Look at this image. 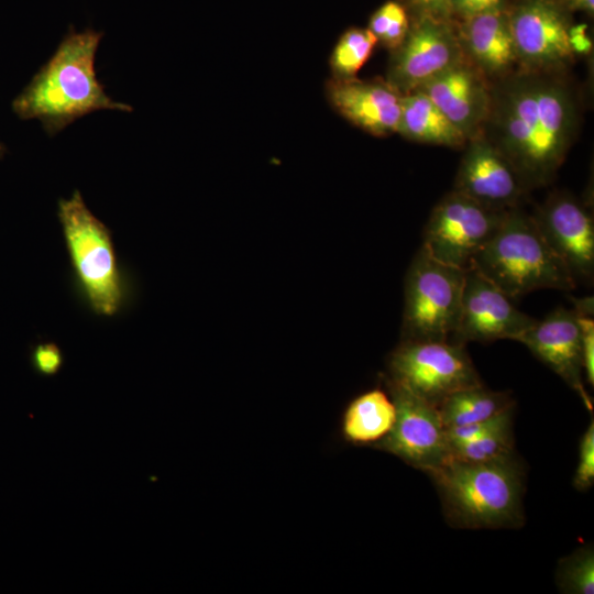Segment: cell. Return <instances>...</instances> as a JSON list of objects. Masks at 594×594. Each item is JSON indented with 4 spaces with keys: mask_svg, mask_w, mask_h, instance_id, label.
<instances>
[{
    "mask_svg": "<svg viewBox=\"0 0 594 594\" xmlns=\"http://www.w3.org/2000/svg\"><path fill=\"white\" fill-rule=\"evenodd\" d=\"M581 341L583 371L586 383L594 385V320L593 317L578 316Z\"/></svg>",
    "mask_w": 594,
    "mask_h": 594,
    "instance_id": "30",
    "label": "cell"
},
{
    "mask_svg": "<svg viewBox=\"0 0 594 594\" xmlns=\"http://www.w3.org/2000/svg\"><path fill=\"white\" fill-rule=\"evenodd\" d=\"M413 19L428 18L452 22V0H405Z\"/></svg>",
    "mask_w": 594,
    "mask_h": 594,
    "instance_id": "29",
    "label": "cell"
},
{
    "mask_svg": "<svg viewBox=\"0 0 594 594\" xmlns=\"http://www.w3.org/2000/svg\"><path fill=\"white\" fill-rule=\"evenodd\" d=\"M427 474L453 526L496 529L521 525L524 472L514 453L485 462L450 458Z\"/></svg>",
    "mask_w": 594,
    "mask_h": 594,
    "instance_id": "3",
    "label": "cell"
},
{
    "mask_svg": "<svg viewBox=\"0 0 594 594\" xmlns=\"http://www.w3.org/2000/svg\"><path fill=\"white\" fill-rule=\"evenodd\" d=\"M513 406L508 393L488 389L482 383L450 394L437 408L443 426L449 428L487 420Z\"/></svg>",
    "mask_w": 594,
    "mask_h": 594,
    "instance_id": "21",
    "label": "cell"
},
{
    "mask_svg": "<svg viewBox=\"0 0 594 594\" xmlns=\"http://www.w3.org/2000/svg\"><path fill=\"white\" fill-rule=\"evenodd\" d=\"M573 305L572 309L578 316L593 317L594 314V298L593 296L585 297H570Z\"/></svg>",
    "mask_w": 594,
    "mask_h": 594,
    "instance_id": "33",
    "label": "cell"
},
{
    "mask_svg": "<svg viewBox=\"0 0 594 594\" xmlns=\"http://www.w3.org/2000/svg\"><path fill=\"white\" fill-rule=\"evenodd\" d=\"M102 32L70 28L51 58L13 99L12 111L22 120L36 119L54 136L81 117L99 110L131 112L110 98L98 80L95 59Z\"/></svg>",
    "mask_w": 594,
    "mask_h": 594,
    "instance_id": "2",
    "label": "cell"
},
{
    "mask_svg": "<svg viewBox=\"0 0 594 594\" xmlns=\"http://www.w3.org/2000/svg\"><path fill=\"white\" fill-rule=\"evenodd\" d=\"M6 153H7L6 145L2 142H0V158H2Z\"/></svg>",
    "mask_w": 594,
    "mask_h": 594,
    "instance_id": "35",
    "label": "cell"
},
{
    "mask_svg": "<svg viewBox=\"0 0 594 594\" xmlns=\"http://www.w3.org/2000/svg\"><path fill=\"white\" fill-rule=\"evenodd\" d=\"M410 26L407 9L399 2L387 1L371 16L369 30L391 52L405 40Z\"/></svg>",
    "mask_w": 594,
    "mask_h": 594,
    "instance_id": "25",
    "label": "cell"
},
{
    "mask_svg": "<svg viewBox=\"0 0 594 594\" xmlns=\"http://www.w3.org/2000/svg\"><path fill=\"white\" fill-rule=\"evenodd\" d=\"M327 97L340 116L372 135L398 131L402 94L387 80L332 78L327 84Z\"/></svg>",
    "mask_w": 594,
    "mask_h": 594,
    "instance_id": "17",
    "label": "cell"
},
{
    "mask_svg": "<svg viewBox=\"0 0 594 594\" xmlns=\"http://www.w3.org/2000/svg\"><path fill=\"white\" fill-rule=\"evenodd\" d=\"M472 267L512 299L538 289L568 292L578 285L532 216L518 207L506 212L495 234L474 256Z\"/></svg>",
    "mask_w": 594,
    "mask_h": 594,
    "instance_id": "5",
    "label": "cell"
},
{
    "mask_svg": "<svg viewBox=\"0 0 594 594\" xmlns=\"http://www.w3.org/2000/svg\"><path fill=\"white\" fill-rule=\"evenodd\" d=\"M464 273L420 246L405 280L403 341L451 339L459 322Z\"/></svg>",
    "mask_w": 594,
    "mask_h": 594,
    "instance_id": "6",
    "label": "cell"
},
{
    "mask_svg": "<svg viewBox=\"0 0 594 594\" xmlns=\"http://www.w3.org/2000/svg\"><path fill=\"white\" fill-rule=\"evenodd\" d=\"M538 320L520 311L512 298L476 268L465 270L458 327L450 341L492 342L517 339Z\"/></svg>",
    "mask_w": 594,
    "mask_h": 594,
    "instance_id": "12",
    "label": "cell"
},
{
    "mask_svg": "<svg viewBox=\"0 0 594 594\" xmlns=\"http://www.w3.org/2000/svg\"><path fill=\"white\" fill-rule=\"evenodd\" d=\"M464 147L453 190L493 210L517 208L528 189L510 163L482 133Z\"/></svg>",
    "mask_w": 594,
    "mask_h": 594,
    "instance_id": "14",
    "label": "cell"
},
{
    "mask_svg": "<svg viewBox=\"0 0 594 594\" xmlns=\"http://www.w3.org/2000/svg\"><path fill=\"white\" fill-rule=\"evenodd\" d=\"M57 217L77 295L95 315L121 312L133 286L119 262L111 230L89 210L79 190L58 200Z\"/></svg>",
    "mask_w": 594,
    "mask_h": 594,
    "instance_id": "4",
    "label": "cell"
},
{
    "mask_svg": "<svg viewBox=\"0 0 594 594\" xmlns=\"http://www.w3.org/2000/svg\"><path fill=\"white\" fill-rule=\"evenodd\" d=\"M418 90L426 94L466 139L482 132L491 107V82L465 57Z\"/></svg>",
    "mask_w": 594,
    "mask_h": 594,
    "instance_id": "16",
    "label": "cell"
},
{
    "mask_svg": "<svg viewBox=\"0 0 594 594\" xmlns=\"http://www.w3.org/2000/svg\"><path fill=\"white\" fill-rule=\"evenodd\" d=\"M513 410L494 428L482 436L451 449L452 459L485 462L514 453Z\"/></svg>",
    "mask_w": 594,
    "mask_h": 594,
    "instance_id": "23",
    "label": "cell"
},
{
    "mask_svg": "<svg viewBox=\"0 0 594 594\" xmlns=\"http://www.w3.org/2000/svg\"><path fill=\"white\" fill-rule=\"evenodd\" d=\"M594 483V422L593 420L580 439L579 462L573 477L578 491H587Z\"/></svg>",
    "mask_w": 594,
    "mask_h": 594,
    "instance_id": "26",
    "label": "cell"
},
{
    "mask_svg": "<svg viewBox=\"0 0 594 594\" xmlns=\"http://www.w3.org/2000/svg\"><path fill=\"white\" fill-rule=\"evenodd\" d=\"M404 138L453 148L464 147L468 139L422 91L402 95L398 131Z\"/></svg>",
    "mask_w": 594,
    "mask_h": 594,
    "instance_id": "19",
    "label": "cell"
},
{
    "mask_svg": "<svg viewBox=\"0 0 594 594\" xmlns=\"http://www.w3.org/2000/svg\"><path fill=\"white\" fill-rule=\"evenodd\" d=\"M389 381L438 407L450 394L482 384L465 344L403 341L389 359Z\"/></svg>",
    "mask_w": 594,
    "mask_h": 594,
    "instance_id": "7",
    "label": "cell"
},
{
    "mask_svg": "<svg viewBox=\"0 0 594 594\" xmlns=\"http://www.w3.org/2000/svg\"><path fill=\"white\" fill-rule=\"evenodd\" d=\"M563 75L517 70L491 82V107L481 133L527 189L554 178L575 136L579 109Z\"/></svg>",
    "mask_w": 594,
    "mask_h": 594,
    "instance_id": "1",
    "label": "cell"
},
{
    "mask_svg": "<svg viewBox=\"0 0 594 594\" xmlns=\"http://www.w3.org/2000/svg\"><path fill=\"white\" fill-rule=\"evenodd\" d=\"M517 341L574 389L590 411L593 410V402L583 381L581 329L572 308H556Z\"/></svg>",
    "mask_w": 594,
    "mask_h": 594,
    "instance_id": "15",
    "label": "cell"
},
{
    "mask_svg": "<svg viewBox=\"0 0 594 594\" xmlns=\"http://www.w3.org/2000/svg\"><path fill=\"white\" fill-rule=\"evenodd\" d=\"M388 388L396 408L395 421L373 447L426 473L443 464L451 454L438 408L389 380Z\"/></svg>",
    "mask_w": 594,
    "mask_h": 594,
    "instance_id": "10",
    "label": "cell"
},
{
    "mask_svg": "<svg viewBox=\"0 0 594 594\" xmlns=\"http://www.w3.org/2000/svg\"><path fill=\"white\" fill-rule=\"evenodd\" d=\"M513 407L505 409L487 420L446 428L450 452L452 448L471 441L497 426L513 410Z\"/></svg>",
    "mask_w": 594,
    "mask_h": 594,
    "instance_id": "27",
    "label": "cell"
},
{
    "mask_svg": "<svg viewBox=\"0 0 594 594\" xmlns=\"http://www.w3.org/2000/svg\"><path fill=\"white\" fill-rule=\"evenodd\" d=\"M542 237L574 280L592 283L594 221L588 208L565 191L552 193L531 215Z\"/></svg>",
    "mask_w": 594,
    "mask_h": 594,
    "instance_id": "13",
    "label": "cell"
},
{
    "mask_svg": "<svg viewBox=\"0 0 594 594\" xmlns=\"http://www.w3.org/2000/svg\"><path fill=\"white\" fill-rule=\"evenodd\" d=\"M464 57L451 22L413 19L405 40L392 52L386 80L405 95L418 90Z\"/></svg>",
    "mask_w": 594,
    "mask_h": 594,
    "instance_id": "11",
    "label": "cell"
},
{
    "mask_svg": "<svg viewBox=\"0 0 594 594\" xmlns=\"http://www.w3.org/2000/svg\"><path fill=\"white\" fill-rule=\"evenodd\" d=\"M569 43L574 54H588L592 51V41L586 34V25L570 26Z\"/></svg>",
    "mask_w": 594,
    "mask_h": 594,
    "instance_id": "32",
    "label": "cell"
},
{
    "mask_svg": "<svg viewBox=\"0 0 594 594\" xmlns=\"http://www.w3.org/2000/svg\"><path fill=\"white\" fill-rule=\"evenodd\" d=\"M507 211L486 208L452 190L431 211L421 246L438 261L468 270L476 253L495 234Z\"/></svg>",
    "mask_w": 594,
    "mask_h": 594,
    "instance_id": "8",
    "label": "cell"
},
{
    "mask_svg": "<svg viewBox=\"0 0 594 594\" xmlns=\"http://www.w3.org/2000/svg\"><path fill=\"white\" fill-rule=\"evenodd\" d=\"M562 2L569 10H581L591 14L594 11V0H562Z\"/></svg>",
    "mask_w": 594,
    "mask_h": 594,
    "instance_id": "34",
    "label": "cell"
},
{
    "mask_svg": "<svg viewBox=\"0 0 594 594\" xmlns=\"http://www.w3.org/2000/svg\"><path fill=\"white\" fill-rule=\"evenodd\" d=\"M457 31L465 58L490 82L519 70L508 15L504 9L464 20Z\"/></svg>",
    "mask_w": 594,
    "mask_h": 594,
    "instance_id": "18",
    "label": "cell"
},
{
    "mask_svg": "<svg viewBox=\"0 0 594 594\" xmlns=\"http://www.w3.org/2000/svg\"><path fill=\"white\" fill-rule=\"evenodd\" d=\"M395 404L384 391L371 389L354 398L342 418V435L355 444H376L392 429Z\"/></svg>",
    "mask_w": 594,
    "mask_h": 594,
    "instance_id": "20",
    "label": "cell"
},
{
    "mask_svg": "<svg viewBox=\"0 0 594 594\" xmlns=\"http://www.w3.org/2000/svg\"><path fill=\"white\" fill-rule=\"evenodd\" d=\"M561 592L568 594L594 593V551L587 544L560 560L556 575Z\"/></svg>",
    "mask_w": 594,
    "mask_h": 594,
    "instance_id": "24",
    "label": "cell"
},
{
    "mask_svg": "<svg viewBox=\"0 0 594 594\" xmlns=\"http://www.w3.org/2000/svg\"><path fill=\"white\" fill-rule=\"evenodd\" d=\"M31 362L38 374L53 376L62 369L64 356L57 344L54 342H43L33 348Z\"/></svg>",
    "mask_w": 594,
    "mask_h": 594,
    "instance_id": "28",
    "label": "cell"
},
{
    "mask_svg": "<svg viewBox=\"0 0 594 594\" xmlns=\"http://www.w3.org/2000/svg\"><path fill=\"white\" fill-rule=\"evenodd\" d=\"M377 38L369 29L352 28L339 38L330 56L333 78L351 79L370 59Z\"/></svg>",
    "mask_w": 594,
    "mask_h": 594,
    "instance_id": "22",
    "label": "cell"
},
{
    "mask_svg": "<svg viewBox=\"0 0 594 594\" xmlns=\"http://www.w3.org/2000/svg\"><path fill=\"white\" fill-rule=\"evenodd\" d=\"M503 9L504 0H452L453 16H459L462 21Z\"/></svg>",
    "mask_w": 594,
    "mask_h": 594,
    "instance_id": "31",
    "label": "cell"
},
{
    "mask_svg": "<svg viewBox=\"0 0 594 594\" xmlns=\"http://www.w3.org/2000/svg\"><path fill=\"white\" fill-rule=\"evenodd\" d=\"M507 15L519 70L564 72L572 64L562 0H521Z\"/></svg>",
    "mask_w": 594,
    "mask_h": 594,
    "instance_id": "9",
    "label": "cell"
}]
</instances>
